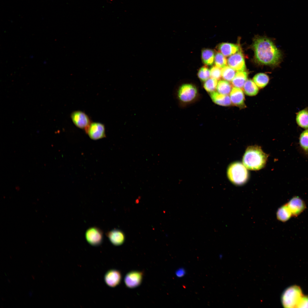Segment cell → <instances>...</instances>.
<instances>
[{
    "instance_id": "obj_1",
    "label": "cell",
    "mask_w": 308,
    "mask_h": 308,
    "mask_svg": "<svg viewBox=\"0 0 308 308\" xmlns=\"http://www.w3.org/2000/svg\"><path fill=\"white\" fill-rule=\"evenodd\" d=\"M252 47L255 59L258 63L275 66L280 62L281 52L270 39L265 37H257L254 40Z\"/></svg>"
},
{
    "instance_id": "obj_2",
    "label": "cell",
    "mask_w": 308,
    "mask_h": 308,
    "mask_svg": "<svg viewBox=\"0 0 308 308\" xmlns=\"http://www.w3.org/2000/svg\"><path fill=\"white\" fill-rule=\"evenodd\" d=\"M268 156L260 146H250L246 149L243 157V163L248 169L259 170L264 167Z\"/></svg>"
},
{
    "instance_id": "obj_3",
    "label": "cell",
    "mask_w": 308,
    "mask_h": 308,
    "mask_svg": "<svg viewBox=\"0 0 308 308\" xmlns=\"http://www.w3.org/2000/svg\"><path fill=\"white\" fill-rule=\"evenodd\" d=\"M227 175L229 179L234 184L242 185L246 182L248 178L246 168L241 163L235 162L228 166Z\"/></svg>"
},
{
    "instance_id": "obj_4",
    "label": "cell",
    "mask_w": 308,
    "mask_h": 308,
    "mask_svg": "<svg viewBox=\"0 0 308 308\" xmlns=\"http://www.w3.org/2000/svg\"><path fill=\"white\" fill-rule=\"evenodd\" d=\"M301 290L298 286H293L286 289L283 293L281 301L285 307H298L303 296Z\"/></svg>"
},
{
    "instance_id": "obj_5",
    "label": "cell",
    "mask_w": 308,
    "mask_h": 308,
    "mask_svg": "<svg viewBox=\"0 0 308 308\" xmlns=\"http://www.w3.org/2000/svg\"><path fill=\"white\" fill-rule=\"evenodd\" d=\"M197 94V90L196 87L192 84H189L181 85L177 91L179 99L184 103L191 102L196 98Z\"/></svg>"
},
{
    "instance_id": "obj_6",
    "label": "cell",
    "mask_w": 308,
    "mask_h": 308,
    "mask_svg": "<svg viewBox=\"0 0 308 308\" xmlns=\"http://www.w3.org/2000/svg\"><path fill=\"white\" fill-rule=\"evenodd\" d=\"M85 131L89 137L94 140L101 139L106 137L105 126L100 123L91 122Z\"/></svg>"
},
{
    "instance_id": "obj_7",
    "label": "cell",
    "mask_w": 308,
    "mask_h": 308,
    "mask_svg": "<svg viewBox=\"0 0 308 308\" xmlns=\"http://www.w3.org/2000/svg\"><path fill=\"white\" fill-rule=\"evenodd\" d=\"M85 236L87 242L93 246H99L103 242V232L100 229L96 227L88 228L85 233Z\"/></svg>"
},
{
    "instance_id": "obj_8",
    "label": "cell",
    "mask_w": 308,
    "mask_h": 308,
    "mask_svg": "<svg viewBox=\"0 0 308 308\" xmlns=\"http://www.w3.org/2000/svg\"><path fill=\"white\" fill-rule=\"evenodd\" d=\"M70 116L74 125L78 127L85 131L92 122L88 115L81 111L73 112L71 113Z\"/></svg>"
},
{
    "instance_id": "obj_9",
    "label": "cell",
    "mask_w": 308,
    "mask_h": 308,
    "mask_svg": "<svg viewBox=\"0 0 308 308\" xmlns=\"http://www.w3.org/2000/svg\"><path fill=\"white\" fill-rule=\"evenodd\" d=\"M227 63L229 66L235 70L244 71L246 69L244 58L240 50L229 56L227 60Z\"/></svg>"
},
{
    "instance_id": "obj_10",
    "label": "cell",
    "mask_w": 308,
    "mask_h": 308,
    "mask_svg": "<svg viewBox=\"0 0 308 308\" xmlns=\"http://www.w3.org/2000/svg\"><path fill=\"white\" fill-rule=\"evenodd\" d=\"M143 276V273L142 272L133 271L129 272L124 278L125 285L130 288L138 287L141 283Z\"/></svg>"
},
{
    "instance_id": "obj_11",
    "label": "cell",
    "mask_w": 308,
    "mask_h": 308,
    "mask_svg": "<svg viewBox=\"0 0 308 308\" xmlns=\"http://www.w3.org/2000/svg\"><path fill=\"white\" fill-rule=\"evenodd\" d=\"M287 204L292 216H297L306 208L304 202L298 196L294 197Z\"/></svg>"
},
{
    "instance_id": "obj_12",
    "label": "cell",
    "mask_w": 308,
    "mask_h": 308,
    "mask_svg": "<svg viewBox=\"0 0 308 308\" xmlns=\"http://www.w3.org/2000/svg\"><path fill=\"white\" fill-rule=\"evenodd\" d=\"M121 275L120 272L114 269L108 271L104 276L105 283L111 287H115L119 285L121 282Z\"/></svg>"
},
{
    "instance_id": "obj_13",
    "label": "cell",
    "mask_w": 308,
    "mask_h": 308,
    "mask_svg": "<svg viewBox=\"0 0 308 308\" xmlns=\"http://www.w3.org/2000/svg\"><path fill=\"white\" fill-rule=\"evenodd\" d=\"M106 235L110 241L115 246L122 244L125 240L123 233L118 229H114L107 233Z\"/></svg>"
},
{
    "instance_id": "obj_14",
    "label": "cell",
    "mask_w": 308,
    "mask_h": 308,
    "mask_svg": "<svg viewBox=\"0 0 308 308\" xmlns=\"http://www.w3.org/2000/svg\"><path fill=\"white\" fill-rule=\"evenodd\" d=\"M231 103L238 106H241L244 104V96L242 90L239 88L234 87L230 94Z\"/></svg>"
},
{
    "instance_id": "obj_15",
    "label": "cell",
    "mask_w": 308,
    "mask_h": 308,
    "mask_svg": "<svg viewBox=\"0 0 308 308\" xmlns=\"http://www.w3.org/2000/svg\"><path fill=\"white\" fill-rule=\"evenodd\" d=\"M210 97L213 102L219 105L228 106L231 103L230 97L228 95L222 94L214 91L210 93Z\"/></svg>"
},
{
    "instance_id": "obj_16",
    "label": "cell",
    "mask_w": 308,
    "mask_h": 308,
    "mask_svg": "<svg viewBox=\"0 0 308 308\" xmlns=\"http://www.w3.org/2000/svg\"><path fill=\"white\" fill-rule=\"evenodd\" d=\"M218 49L225 56H231L240 50V47L238 45L226 42L220 44L218 46Z\"/></svg>"
},
{
    "instance_id": "obj_17",
    "label": "cell",
    "mask_w": 308,
    "mask_h": 308,
    "mask_svg": "<svg viewBox=\"0 0 308 308\" xmlns=\"http://www.w3.org/2000/svg\"><path fill=\"white\" fill-rule=\"evenodd\" d=\"M247 73L244 71L237 72L232 81V85L235 87L242 88L247 80Z\"/></svg>"
},
{
    "instance_id": "obj_18",
    "label": "cell",
    "mask_w": 308,
    "mask_h": 308,
    "mask_svg": "<svg viewBox=\"0 0 308 308\" xmlns=\"http://www.w3.org/2000/svg\"><path fill=\"white\" fill-rule=\"evenodd\" d=\"M245 94L250 96L256 95L259 91L258 86L252 80H246L243 86Z\"/></svg>"
},
{
    "instance_id": "obj_19",
    "label": "cell",
    "mask_w": 308,
    "mask_h": 308,
    "mask_svg": "<svg viewBox=\"0 0 308 308\" xmlns=\"http://www.w3.org/2000/svg\"><path fill=\"white\" fill-rule=\"evenodd\" d=\"M277 216L279 220L283 222L286 221L292 216L287 204L283 205L278 209L277 212Z\"/></svg>"
},
{
    "instance_id": "obj_20",
    "label": "cell",
    "mask_w": 308,
    "mask_h": 308,
    "mask_svg": "<svg viewBox=\"0 0 308 308\" xmlns=\"http://www.w3.org/2000/svg\"><path fill=\"white\" fill-rule=\"evenodd\" d=\"M298 125L303 128L308 129V110H304L299 112L296 116Z\"/></svg>"
},
{
    "instance_id": "obj_21",
    "label": "cell",
    "mask_w": 308,
    "mask_h": 308,
    "mask_svg": "<svg viewBox=\"0 0 308 308\" xmlns=\"http://www.w3.org/2000/svg\"><path fill=\"white\" fill-rule=\"evenodd\" d=\"M215 55L214 51L210 49H205L202 50V59L203 63L207 65H211L214 61Z\"/></svg>"
},
{
    "instance_id": "obj_22",
    "label": "cell",
    "mask_w": 308,
    "mask_h": 308,
    "mask_svg": "<svg viewBox=\"0 0 308 308\" xmlns=\"http://www.w3.org/2000/svg\"><path fill=\"white\" fill-rule=\"evenodd\" d=\"M254 82L259 88H262L268 84L269 80L268 76L264 73L256 74L253 78Z\"/></svg>"
},
{
    "instance_id": "obj_23",
    "label": "cell",
    "mask_w": 308,
    "mask_h": 308,
    "mask_svg": "<svg viewBox=\"0 0 308 308\" xmlns=\"http://www.w3.org/2000/svg\"><path fill=\"white\" fill-rule=\"evenodd\" d=\"M216 89L217 92L220 94L228 95L230 93L232 88L228 81L221 80L218 82Z\"/></svg>"
},
{
    "instance_id": "obj_24",
    "label": "cell",
    "mask_w": 308,
    "mask_h": 308,
    "mask_svg": "<svg viewBox=\"0 0 308 308\" xmlns=\"http://www.w3.org/2000/svg\"><path fill=\"white\" fill-rule=\"evenodd\" d=\"M236 74L235 70L229 66H225L221 70V76L225 80L232 81Z\"/></svg>"
},
{
    "instance_id": "obj_25",
    "label": "cell",
    "mask_w": 308,
    "mask_h": 308,
    "mask_svg": "<svg viewBox=\"0 0 308 308\" xmlns=\"http://www.w3.org/2000/svg\"><path fill=\"white\" fill-rule=\"evenodd\" d=\"M299 144L301 148L306 154H308V129L303 131L299 138Z\"/></svg>"
},
{
    "instance_id": "obj_26",
    "label": "cell",
    "mask_w": 308,
    "mask_h": 308,
    "mask_svg": "<svg viewBox=\"0 0 308 308\" xmlns=\"http://www.w3.org/2000/svg\"><path fill=\"white\" fill-rule=\"evenodd\" d=\"M217 80L210 78L205 81L203 86L205 90L210 93L214 92L216 88L218 83Z\"/></svg>"
},
{
    "instance_id": "obj_27",
    "label": "cell",
    "mask_w": 308,
    "mask_h": 308,
    "mask_svg": "<svg viewBox=\"0 0 308 308\" xmlns=\"http://www.w3.org/2000/svg\"><path fill=\"white\" fill-rule=\"evenodd\" d=\"M214 63L216 66L219 68H223L227 63V60L225 56L221 53L217 52L215 55Z\"/></svg>"
},
{
    "instance_id": "obj_28",
    "label": "cell",
    "mask_w": 308,
    "mask_h": 308,
    "mask_svg": "<svg viewBox=\"0 0 308 308\" xmlns=\"http://www.w3.org/2000/svg\"><path fill=\"white\" fill-rule=\"evenodd\" d=\"M198 75L200 80L205 81L210 76V70L206 67L203 66L199 70Z\"/></svg>"
},
{
    "instance_id": "obj_29",
    "label": "cell",
    "mask_w": 308,
    "mask_h": 308,
    "mask_svg": "<svg viewBox=\"0 0 308 308\" xmlns=\"http://www.w3.org/2000/svg\"><path fill=\"white\" fill-rule=\"evenodd\" d=\"M210 75L211 78L217 80L220 79L221 76V70L216 66L211 67L210 70Z\"/></svg>"
},
{
    "instance_id": "obj_30",
    "label": "cell",
    "mask_w": 308,
    "mask_h": 308,
    "mask_svg": "<svg viewBox=\"0 0 308 308\" xmlns=\"http://www.w3.org/2000/svg\"><path fill=\"white\" fill-rule=\"evenodd\" d=\"M298 307H308V296H303Z\"/></svg>"
},
{
    "instance_id": "obj_31",
    "label": "cell",
    "mask_w": 308,
    "mask_h": 308,
    "mask_svg": "<svg viewBox=\"0 0 308 308\" xmlns=\"http://www.w3.org/2000/svg\"><path fill=\"white\" fill-rule=\"evenodd\" d=\"M175 274L176 276L177 277H181L185 275L186 271L184 269L180 268L176 271Z\"/></svg>"
}]
</instances>
